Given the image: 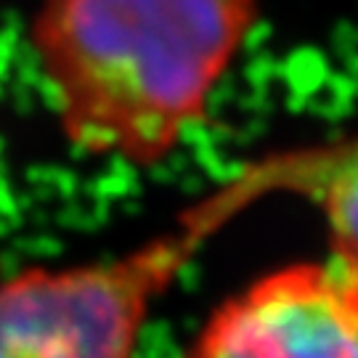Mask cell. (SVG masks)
Segmentation results:
<instances>
[{
    "mask_svg": "<svg viewBox=\"0 0 358 358\" xmlns=\"http://www.w3.org/2000/svg\"><path fill=\"white\" fill-rule=\"evenodd\" d=\"M257 0H40L29 45L64 138L159 165L207 117Z\"/></svg>",
    "mask_w": 358,
    "mask_h": 358,
    "instance_id": "cell-1",
    "label": "cell"
},
{
    "mask_svg": "<svg viewBox=\"0 0 358 358\" xmlns=\"http://www.w3.org/2000/svg\"><path fill=\"white\" fill-rule=\"evenodd\" d=\"M316 149L279 154L192 205L173 229L125 255L0 276V358H133L154 300L199 247L276 192H308Z\"/></svg>",
    "mask_w": 358,
    "mask_h": 358,
    "instance_id": "cell-2",
    "label": "cell"
},
{
    "mask_svg": "<svg viewBox=\"0 0 358 358\" xmlns=\"http://www.w3.org/2000/svg\"><path fill=\"white\" fill-rule=\"evenodd\" d=\"M186 358H358V284L334 263L271 271L213 310Z\"/></svg>",
    "mask_w": 358,
    "mask_h": 358,
    "instance_id": "cell-3",
    "label": "cell"
},
{
    "mask_svg": "<svg viewBox=\"0 0 358 358\" xmlns=\"http://www.w3.org/2000/svg\"><path fill=\"white\" fill-rule=\"evenodd\" d=\"M308 196L321 205L337 268L358 284V138L334 143Z\"/></svg>",
    "mask_w": 358,
    "mask_h": 358,
    "instance_id": "cell-4",
    "label": "cell"
}]
</instances>
